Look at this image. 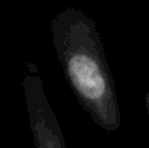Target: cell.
I'll list each match as a JSON object with an SVG mask.
<instances>
[{"instance_id": "cell-1", "label": "cell", "mask_w": 149, "mask_h": 148, "mask_svg": "<svg viewBox=\"0 0 149 148\" xmlns=\"http://www.w3.org/2000/svg\"><path fill=\"white\" fill-rule=\"evenodd\" d=\"M68 77L83 100L90 105L101 118L110 116L113 109L107 76L94 54L87 49H77L67 58Z\"/></svg>"}, {"instance_id": "cell-2", "label": "cell", "mask_w": 149, "mask_h": 148, "mask_svg": "<svg viewBox=\"0 0 149 148\" xmlns=\"http://www.w3.org/2000/svg\"><path fill=\"white\" fill-rule=\"evenodd\" d=\"M39 142H41V147L39 148H62L59 147L58 141H55V138L51 137V134L48 131L45 132V135L44 134L39 135Z\"/></svg>"}]
</instances>
